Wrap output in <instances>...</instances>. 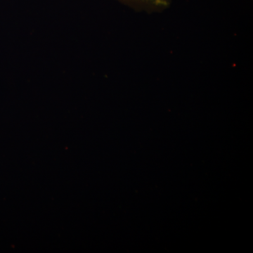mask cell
I'll list each match as a JSON object with an SVG mask.
<instances>
[{
  "instance_id": "cell-1",
  "label": "cell",
  "mask_w": 253,
  "mask_h": 253,
  "mask_svg": "<svg viewBox=\"0 0 253 253\" xmlns=\"http://www.w3.org/2000/svg\"><path fill=\"white\" fill-rule=\"evenodd\" d=\"M123 1L155 8L164 7L168 4V0H123Z\"/></svg>"
}]
</instances>
